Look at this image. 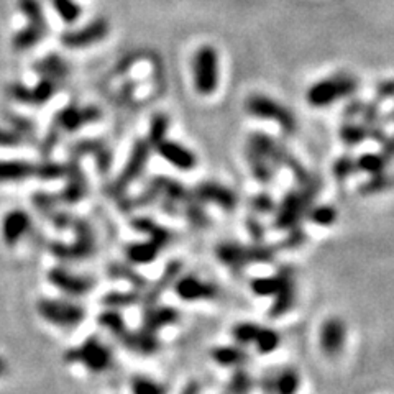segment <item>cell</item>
I'll list each match as a JSON object with an SVG mask.
<instances>
[{"mask_svg":"<svg viewBox=\"0 0 394 394\" xmlns=\"http://www.w3.org/2000/svg\"><path fill=\"white\" fill-rule=\"evenodd\" d=\"M48 281L58 287L61 292L70 296H86L95 287V279L84 276V274L71 273L70 269L54 267L48 271Z\"/></svg>","mask_w":394,"mask_h":394,"instance_id":"4fadbf2b","label":"cell"},{"mask_svg":"<svg viewBox=\"0 0 394 394\" xmlns=\"http://www.w3.org/2000/svg\"><path fill=\"white\" fill-rule=\"evenodd\" d=\"M215 255H217V258L222 265H226V267L233 269V271H240V269L251 265L249 245L237 244V242L219 244L217 249H215Z\"/></svg>","mask_w":394,"mask_h":394,"instance_id":"cb8c5ba5","label":"cell"},{"mask_svg":"<svg viewBox=\"0 0 394 394\" xmlns=\"http://www.w3.org/2000/svg\"><path fill=\"white\" fill-rule=\"evenodd\" d=\"M31 204L35 205L38 214L43 215L48 222H52L53 227L59 228V230H68V228H71L72 221H74V215L70 212H64V210H59L58 204L61 203H59L56 196L49 194V192L45 191L35 192V194L31 196Z\"/></svg>","mask_w":394,"mask_h":394,"instance_id":"9a60e30c","label":"cell"},{"mask_svg":"<svg viewBox=\"0 0 394 394\" xmlns=\"http://www.w3.org/2000/svg\"><path fill=\"white\" fill-rule=\"evenodd\" d=\"M393 117H394V112H393Z\"/></svg>","mask_w":394,"mask_h":394,"instance_id":"94428289","label":"cell"},{"mask_svg":"<svg viewBox=\"0 0 394 394\" xmlns=\"http://www.w3.org/2000/svg\"><path fill=\"white\" fill-rule=\"evenodd\" d=\"M260 388L267 393H274V373L265 375V377L260 379Z\"/></svg>","mask_w":394,"mask_h":394,"instance_id":"9f6ffc18","label":"cell"},{"mask_svg":"<svg viewBox=\"0 0 394 394\" xmlns=\"http://www.w3.org/2000/svg\"><path fill=\"white\" fill-rule=\"evenodd\" d=\"M246 223H249V232H250V235L253 237V240L263 242V238H265L263 223H260L258 219H255V217H250L249 221H246Z\"/></svg>","mask_w":394,"mask_h":394,"instance_id":"11a10c76","label":"cell"},{"mask_svg":"<svg viewBox=\"0 0 394 394\" xmlns=\"http://www.w3.org/2000/svg\"><path fill=\"white\" fill-rule=\"evenodd\" d=\"M3 118H6L8 125L15 128V130L20 132V134L29 136V139L35 143V141H36V127H35L33 122L29 120V118L20 117V116H17V113L7 112V111L3 112Z\"/></svg>","mask_w":394,"mask_h":394,"instance_id":"ee69618b","label":"cell"},{"mask_svg":"<svg viewBox=\"0 0 394 394\" xmlns=\"http://www.w3.org/2000/svg\"><path fill=\"white\" fill-rule=\"evenodd\" d=\"M356 171V159L350 155H343V157L337 158V161L333 163V176L338 181H345L347 178H350L352 174Z\"/></svg>","mask_w":394,"mask_h":394,"instance_id":"681fc988","label":"cell"},{"mask_svg":"<svg viewBox=\"0 0 394 394\" xmlns=\"http://www.w3.org/2000/svg\"><path fill=\"white\" fill-rule=\"evenodd\" d=\"M251 207L258 214H273L276 210V203L268 192H261L251 199Z\"/></svg>","mask_w":394,"mask_h":394,"instance_id":"f907efd6","label":"cell"},{"mask_svg":"<svg viewBox=\"0 0 394 394\" xmlns=\"http://www.w3.org/2000/svg\"><path fill=\"white\" fill-rule=\"evenodd\" d=\"M63 84L58 82L53 77L41 76V79L38 81V84L35 87H26L20 82H13V84L7 86V94L8 97H12L13 100L20 104L31 105V107H41L47 102H49L54 95L58 94L59 87Z\"/></svg>","mask_w":394,"mask_h":394,"instance_id":"8fae6325","label":"cell"},{"mask_svg":"<svg viewBox=\"0 0 394 394\" xmlns=\"http://www.w3.org/2000/svg\"><path fill=\"white\" fill-rule=\"evenodd\" d=\"M33 70L36 74L53 77V79L61 82V84H64V81L70 76V64L64 61L59 54H49V56L41 59V61L35 63Z\"/></svg>","mask_w":394,"mask_h":394,"instance_id":"f1b7e54d","label":"cell"},{"mask_svg":"<svg viewBox=\"0 0 394 394\" xmlns=\"http://www.w3.org/2000/svg\"><path fill=\"white\" fill-rule=\"evenodd\" d=\"M363 100L352 99L350 102L345 105V109H343V118H345V120H356V118L361 116V112H363Z\"/></svg>","mask_w":394,"mask_h":394,"instance_id":"816d5d0a","label":"cell"},{"mask_svg":"<svg viewBox=\"0 0 394 394\" xmlns=\"http://www.w3.org/2000/svg\"><path fill=\"white\" fill-rule=\"evenodd\" d=\"M157 150V153L161 157L164 161L173 164L174 168L182 169V171H191L196 168L197 158L187 146L178 143L174 140H168L164 136L163 140H159L157 145L153 146Z\"/></svg>","mask_w":394,"mask_h":394,"instance_id":"ffe728a7","label":"cell"},{"mask_svg":"<svg viewBox=\"0 0 394 394\" xmlns=\"http://www.w3.org/2000/svg\"><path fill=\"white\" fill-rule=\"evenodd\" d=\"M64 178H66V186L56 196L59 203L72 205L84 200L89 186H87L86 174L79 166L77 158H70L64 164Z\"/></svg>","mask_w":394,"mask_h":394,"instance_id":"7c38bea8","label":"cell"},{"mask_svg":"<svg viewBox=\"0 0 394 394\" xmlns=\"http://www.w3.org/2000/svg\"><path fill=\"white\" fill-rule=\"evenodd\" d=\"M109 274H111L112 278H120V279H127L128 283H132V286L135 287V290H140L143 291L146 290V286H148V283H146L145 278H141L139 273H135L134 269H132L130 265H123V263H112L111 267H109Z\"/></svg>","mask_w":394,"mask_h":394,"instance_id":"74e56055","label":"cell"},{"mask_svg":"<svg viewBox=\"0 0 394 394\" xmlns=\"http://www.w3.org/2000/svg\"><path fill=\"white\" fill-rule=\"evenodd\" d=\"M29 143H33L29 136L20 134L15 128H0V146L2 148H20Z\"/></svg>","mask_w":394,"mask_h":394,"instance_id":"bcb514c9","label":"cell"},{"mask_svg":"<svg viewBox=\"0 0 394 394\" xmlns=\"http://www.w3.org/2000/svg\"><path fill=\"white\" fill-rule=\"evenodd\" d=\"M279 284H281V276H279V273H276V274H273V276L251 279L250 286H251V291H253L256 296L268 297V296L276 294V291L279 290Z\"/></svg>","mask_w":394,"mask_h":394,"instance_id":"b9f144b4","label":"cell"},{"mask_svg":"<svg viewBox=\"0 0 394 394\" xmlns=\"http://www.w3.org/2000/svg\"><path fill=\"white\" fill-rule=\"evenodd\" d=\"M338 136L343 143L348 146H356L368 139V127L363 122L358 123L355 120H345L342 123Z\"/></svg>","mask_w":394,"mask_h":394,"instance_id":"d6a6232c","label":"cell"},{"mask_svg":"<svg viewBox=\"0 0 394 394\" xmlns=\"http://www.w3.org/2000/svg\"><path fill=\"white\" fill-rule=\"evenodd\" d=\"M7 368H8V366L6 363V360H3L2 356H0V377H3V375L7 373Z\"/></svg>","mask_w":394,"mask_h":394,"instance_id":"91938a15","label":"cell"},{"mask_svg":"<svg viewBox=\"0 0 394 394\" xmlns=\"http://www.w3.org/2000/svg\"><path fill=\"white\" fill-rule=\"evenodd\" d=\"M356 159V171H363L366 174H377L386 171L389 158L383 153H363Z\"/></svg>","mask_w":394,"mask_h":394,"instance_id":"e575fe53","label":"cell"},{"mask_svg":"<svg viewBox=\"0 0 394 394\" xmlns=\"http://www.w3.org/2000/svg\"><path fill=\"white\" fill-rule=\"evenodd\" d=\"M169 128V118L164 113H155L150 123V134L148 140L151 146H155L159 140H163L166 136V132Z\"/></svg>","mask_w":394,"mask_h":394,"instance_id":"c3c4849f","label":"cell"},{"mask_svg":"<svg viewBox=\"0 0 394 394\" xmlns=\"http://www.w3.org/2000/svg\"><path fill=\"white\" fill-rule=\"evenodd\" d=\"M151 150H153V146L150 145V141L146 139H140L135 141L134 146H132L130 157H128L122 173L118 174L117 180L112 182L111 187H109L111 196L120 197L123 192L128 189V186H130L132 182L139 180L141 173L145 171L146 164H148Z\"/></svg>","mask_w":394,"mask_h":394,"instance_id":"ba28073f","label":"cell"},{"mask_svg":"<svg viewBox=\"0 0 394 394\" xmlns=\"http://www.w3.org/2000/svg\"><path fill=\"white\" fill-rule=\"evenodd\" d=\"M97 322H99L100 327L107 329V331L111 332L112 336L116 337L120 343L123 342V338L127 337L128 327H127V324H125V319H123L122 314L117 313L116 309L105 310V313L100 314L99 319H97Z\"/></svg>","mask_w":394,"mask_h":394,"instance_id":"1f68e13d","label":"cell"},{"mask_svg":"<svg viewBox=\"0 0 394 394\" xmlns=\"http://www.w3.org/2000/svg\"><path fill=\"white\" fill-rule=\"evenodd\" d=\"M192 194L197 200L200 203H210L219 205V207L226 209L227 212H232L233 209L237 207V196L230 187L221 184V182H214V181H205L200 182L194 187Z\"/></svg>","mask_w":394,"mask_h":394,"instance_id":"ac0fdd59","label":"cell"},{"mask_svg":"<svg viewBox=\"0 0 394 394\" xmlns=\"http://www.w3.org/2000/svg\"><path fill=\"white\" fill-rule=\"evenodd\" d=\"M279 276H281V284L279 290L274 294V302L269 308V315L273 319L283 317L292 309L296 302V281H294V271L291 267H281L278 269Z\"/></svg>","mask_w":394,"mask_h":394,"instance_id":"e0dca14e","label":"cell"},{"mask_svg":"<svg viewBox=\"0 0 394 394\" xmlns=\"http://www.w3.org/2000/svg\"><path fill=\"white\" fill-rule=\"evenodd\" d=\"M102 302L109 308L117 309V308H128V306H135L141 302V291L135 290L134 291H125V292H109L104 296Z\"/></svg>","mask_w":394,"mask_h":394,"instance_id":"8d00e7d4","label":"cell"},{"mask_svg":"<svg viewBox=\"0 0 394 394\" xmlns=\"http://www.w3.org/2000/svg\"><path fill=\"white\" fill-rule=\"evenodd\" d=\"M130 226L134 227L135 230H139L141 233H146V235H148L150 238L157 240L158 244L163 246V249L171 244V238H173L171 232H169L168 228L158 226V223L155 221H151V219H146V217L134 219Z\"/></svg>","mask_w":394,"mask_h":394,"instance_id":"4dcf8cb0","label":"cell"},{"mask_svg":"<svg viewBox=\"0 0 394 394\" xmlns=\"http://www.w3.org/2000/svg\"><path fill=\"white\" fill-rule=\"evenodd\" d=\"M173 284L176 296L186 302L214 299L219 294V287L215 284L204 281L194 274H184V276L176 278Z\"/></svg>","mask_w":394,"mask_h":394,"instance_id":"2e32d148","label":"cell"},{"mask_svg":"<svg viewBox=\"0 0 394 394\" xmlns=\"http://www.w3.org/2000/svg\"><path fill=\"white\" fill-rule=\"evenodd\" d=\"M132 391L136 394H163L166 391V386L161 383L155 381V379L146 377H134L130 379Z\"/></svg>","mask_w":394,"mask_h":394,"instance_id":"7dc6e473","label":"cell"},{"mask_svg":"<svg viewBox=\"0 0 394 394\" xmlns=\"http://www.w3.org/2000/svg\"><path fill=\"white\" fill-rule=\"evenodd\" d=\"M18 8L29 18V25L13 36L12 47L17 52H25V49L36 47L47 36L48 24L43 7L38 0H18Z\"/></svg>","mask_w":394,"mask_h":394,"instance_id":"5b68a950","label":"cell"},{"mask_svg":"<svg viewBox=\"0 0 394 394\" xmlns=\"http://www.w3.org/2000/svg\"><path fill=\"white\" fill-rule=\"evenodd\" d=\"M109 31H111L109 22L105 18H95V20L89 22V24L79 30H72L64 33L61 36V43L71 49L87 48L90 45L100 43L109 35Z\"/></svg>","mask_w":394,"mask_h":394,"instance_id":"5bb4252c","label":"cell"},{"mask_svg":"<svg viewBox=\"0 0 394 394\" xmlns=\"http://www.w3.org/2000/svg\"><path fill=\"white\" fill-rule=\"evenodd\" d=\"M30 178H38L43 181H54L64 178V164L56 161L30 163L22 159L0 161V182H17Z\"/></svg>","mask_w":394,"mask_h":394,"instance_id":"3957f363","label":"cell"},{"mask_svg":"<svg viewBox=\"0 0 394 394\" xmlns=\"http://www.w3.org/2000/svg\"><path fill=\"white\" fill-rule=\"evenodd\" d=\"M31 230V217L24 209H13L2 219V240L7 246H15Z\"/></svg>","mask_w":394,"mask_h":394,"instance_id":"d6986e66","label":"cell"},{"mask_svg":"<svg viewBox=\"0 0 394 394\" xmlns=\"http://www.w3.org/2000/svg\"><path fill=\"white\" fill-rule=\"evenodd\" d=\"M192 74L197 94L212 95L219 86V56L215 48L200 47L192 59Z\"/></svg>","mask_w":394,"mask_h":394,"instance_id":"30bf717a","label":"cell"},{"mask_svg":"<svg viewBox=\"0 0 394 394\" xmlns=\"http://www.w3.org/2000/svg\"><path fill=\"white\" fill-rule=\"evenodd\" d=\"M245 111L260 120L276 122L286 134H292L297 128L294 113L269 95L251 94L245 102Z\"/></svg>","mask_w":394,"mask_h":394,"instance_id":"52a82bcc","label":"cell"},{"mask_svg":"<svg viewBox=\"0 0 394 394\" xmlns=\"http://www.w3.org/2000/svg\"><path fill=\"white\" fill-rule=\"evenodd\" d=\"M180 320L178 309L169 308V306H157L151 304L143 308V319H141V327L146 331L158 333L163 327L176 324Z\"/></svg>","mask_w":394,"mask_h":394,"instance_id":"603a6c76","label":"cell"},{"mask_svg":"<svg viewBox=\"0 0 394 394\" xmlns=\"http://www.w3.org/2000/svg\"><path fill=\"white\" fill-rule=\"evenodd\" d=\"M245 157H246V163H249L250 166V171L255 176V180L263 182V184H269L274 178L273 163L269 161L261 151L256 150L255 146H251L250 143L246 145Z\"/></svg>","mask_w":394,"mask_h":394,"instance_id":"83f0119b","label":"cell"},{"mask_svg":"<svg viewBox=\"0 0 394 394\" xmlns=\"http://www.w3.org/2000/svg\"><path fill=\"white\" fill-rule=\"evenodd\" d=\"M122 345L128 348V350L136 352V354L150 356L153 354H157L159 348V340L157 337V333L146 331V329L140 327L136 332L128 331L127 337L123 338Z\"/></svg>","mask_w":394,"mask_h":394,"instance_id":"484cf974","label":"cell"},{"mask_svg":"<svg viewBox=\"0 0 394 394\" xmlns=\"http://www.w3.org/2000/svg\"><path fill=\"white\" fill-rule=\"evenodd\" d=\"M199 389L200 388H199V384H197V381H191L189 386H186L184 389H182V391H184V393H197Z\"/></svg>","mask_w":394,"mask_h":394,"instance_id":"680465c9","label":"cell"},{"mask_svg":"<svg viewBox=\"0 0 394 394\" xmlns=\"http://www.w3.org/2000/svg\"><path fill=\"white\" fill-rule=\"evenodd\" d=\"M260 329H261L260 325L255 322H240V324L233 325L232 337H233V340H235V343H238V345H242V347L253 345Z\"/></svg>","mask_w":394,"mask_h":394,"instance_id":"60d3db41","label":"cell"},{"mask_svg":"<svg viewBox=\"0 0 394 394\" xmlns=\"http://www.w3.org/2000/svg\"><path fill=\"white\" fill-rule=\"evenodd\" d=\"M301 378L294 368H284L274 373V393L291 394L299 389Z\"/></svg>","mask_w":394,"mask_h":394,"instance_id":"d590c367","label":"cell"},{"mask_svg":"<svg viewBox=\"0 0 394 394\" xmlns=\"http://www.w3.org/2000/svg\"><path fill=\"white\" fill-rule=\"evenodd\" d=\"M68 153H70V158L77 159L84 157V155H94L100 174H107L112 166V151L107 146V143H104V141L100 140L77 141V143L70 146Z\"/></svg>","mask_w":394,"mask_h":394,"instance_id":"7402d4cb","label":"cell"},{"mask_svg":"<svg viewBox=\"0 0 394 394\" xmlns=\"http://www.w3.org/2000/svg\"><path fill=\"white\" fill-rule=\"evenodd\" d=\"M52 3L58 15L61 17V20L66 22V24H74L77 18L81 17L82 8L72 0H52Z\"/></svg>","mask_w":394,"mask_h":394,"instance_id":"f6af8a7d","label":"cell"},{"mask_svg":"<svg viewBox=\"0 0 394 394\" xmlns=\"http://www.w3.org/2000/svg\"><path fill=\"white\" fill-rule=\"evenodd\" d=\"M306 219L314 222L315 226L329 227L337 221V210L332 205L322 204V205H313L306 214Z\"/></svg>","mask_w":394,"mask_h":394,"instance_id":"ab89813d","label":"cell"},{"mask_svg":"<svg viewBox=\"0 0 394 394\" xmlns=\"http://www.w3.org/2000/svg\"><path fill=\"white\" fill-rule=\"evenodd\" d=\"M255 386V379L251 378V375L249 371H245L244 368H237L235 373L232 375L230 381L227 384V391L230 393H249Z\"/></svg>","mask_w":394,"mask_h":394,"instance_id":"7bdbcfd3","label":"cell"},{"mask_svg":"<svg viewBox=\"0 0 394 394\" xmlns=\"http://www.w3.org/2000/svg\"><path fill=\"white\" fill-rule=\"evenodd\" d=\"M394 186V176L388 171H381L377 174H370V180L365 181L363 184L358 187V192L361 196H375L379 192H384L391 189Z\"/></svg>","mask_w":394,"mask_h":394,"instance_id":"836d02e7","label":"cell"},{"mask_svg":"<svg viewBox=\"0 0 394 394\" xmlns=\"http://www.w3.org/2000/svg\"><path fill=\"white\" fill-rule=\"evenodd\" d=\"M212 360L222 366H232V368H240L249 361V354L242 345H221L212 350Z\"/></svg>","mask_w":394,"mask_h":394,"instance_id":"f546056e","label":"cell"},{"mask_svg":"<svg viewBox=\"0 0 394 394\" xmlns=\"http://www.w3.org/2000/svg\"><path fill=\"white\" fill-rule=\"evenodd\" d=\"M100 116V111L95 105H81L71 104L68 107H64L59 111L53 118L52 127H49L47 136H45L43 145L40 146L41 153L48 158V155L52 153L54 145L59 140V136L63 134H72V132L79 130L81 127L87 125V123L97 122Z\"/></svg>","mask_w":394,"mask_h":394,"instance_id":"6da1fadb","label":"cell"},{"mask_svg":"<svg viewBox=\"0 0 394 394\" xmlns=\"http://www.w3.org/2000/svg\"><path fill=\"white\" fill-rule=\"evenodd\" d=\"M358 79L355 76L338 72V74L314 82L308 89L306 99H308L310 107L325 109L331 107L338 99L354 97L358 90Z\"/></svg>","mask_w":394,"mask_h":394,"instance_id":"7a4b0ae2","label":"cell"},{"mask_svg":"<svg viewBox=\"0 0 394 394\" xmlns=\"http://www.w3.org/2000/svg\"><path fill=\"white\" fill-rule=\"evenodd\" d=\"M36 310L43 320L64 329L76 327L86 319V309L82 306L64 299L43 297L36 302Z\"/></svg>","mask_w":394,"mask_h":394,"instance_id":"9c48e42d","label":"cell"},{"mask_svg":"<svg viewBox=\"0 0 394 394\" xmlns=\"http://www.w3.org/2000/svg\"><path fill=\"white\" fill-rule=\"evenodd\" d=\"M68 363H81L93 373H102L112 366L113 354L111 347L105 345L97 336L87 337L79 347L71 348L64 354Z\"/></svg>","mask_w":394,"mask_h":394,"instance_id":"277c9868","label":"cell"},{"mask_svg":"<svg viewBox=\"0 0 394 394\" xmlns=\"http://www.w3.org/2000/svg\"><path fill=\"white\" fill-rule=\"evenodd\" d=\"M163 246L157 240L150 238L148 242H136L125 246V256L130 265H150L158 258Z\"/></svg>","mask_w":394,"mask_h":394,"instance_id":"4316f807","label":"cell"},{"mask_svg":"<svg viewBox=\"0 0 394 394\" xmlns=\"http://www.w3.org/2000/svg\"><path fill=\"white\" fill-rule=\"evenodd\" d=\"M389 99H394V79L379 82L377 87L378 102H381V100H389Z\"/></svg>","mask_w":394,"mask_h":394,"instance_id":"db71d44e","label":"cell"},{"mask_svg":"<svg viewBox=\"0 0 394 394\" xmlns=\"http://www.w3.org/2000/svg\"><path fill=\"white\" fill-rule=\"evenodd\" d=\"M181 269H182V263L181 261H171L157 283L150 287V290H145L143 294H141V302L143 306H151V304H157L159 297L168 287H171V284L176 281L178 276H181Z\"/></svg>","mask_w":394,"mask_h":394,"instance_id":"d4e9b609","label":"cell"},{"mask_svg":"<svg viewBox=\"0 0 394 394\" xmlns=\"http://www.w3.org/2000/svg\"><path fill=\"white\" fill-rule=\"evenodd\" d=\"M306 240V235H304V230L299 226H294L290 228V235H287L286 240H284V246H287V249H296V246H301L304 244Z\"/></svg>","mask_w":394,"mask_h":394,"instance_id":"f5cc1de1","label":"cell"},{"mask_svg":"<svg viewBox=\"0 0 394 394\" xmlns=\"http://www.w3.org/2000/svg\"><path fill=\"white\" fill-rule=\"evenodd\" d=\"M347 340V325L342 319L331 317L320 325V348L327 356H336L343 350Z\"/></svg>","mask_w":394,"mask_h":394,"instance_id":"44dd1931","label":"cell"},{"mask_svg":"<svg viewBox=\"0 0 394 394\" xmlns=\"http://www.w3.org/2000/svg\"><path fill=\"white\" fill-rule=\"evenodd\" d=\"M279 343H281V337H279L276 331H273V329L269 327H261L253 345L256 347V350H258V354L268 355L276 350Z\"/></svg>","mask_w":394,"mask_h":394,"instance_id":"f35d334b","label":"cell"},{"mask_svg":"<svg viewBox=\"0 0 394 394\" xmlns=\"http://www.w3.org/2000/svg\"><path fill=\"white\" fill-rule=\"evenodd\" d=\"M71 230H74L76 240L72 242V244L53 242V244L48 245L49 253L63 261L89 258V256L94 253V249H95V238H94V232H93V227H90V223L86 222L84 219L74 217Z\"/></svg>","mask_w":394,"mask_h":394,"instance_id":"8992f818","label":"cell"},{"mask_svg":"<svg viewBox=\"0 0 394 394\" xmlns=\"http://www.w3.org/2000/svg\"><path fill=\"white\" fill-rule=\"evenodd\" d=\"M381 151L389 159L394 158V136H386L381 141Z\"/></svg>","mask_w":394,"mask_h":394,"instance_id":"6f0895ef","label":"cell"}]
</instances>
